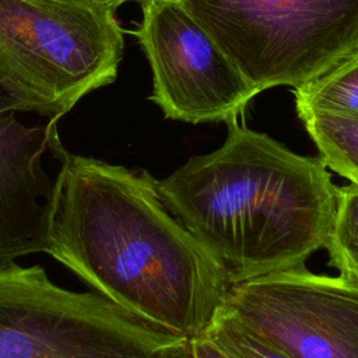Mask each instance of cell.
<instances>
[{
	"instance_id": "obj_10",
	"label": "cell",
	"mask_w": 358,
	"mask_h": 358,
	"mask_svg": "<svg viewBox=\"0 0 358 358\" xmlns=\"http://www.w3.org/2000/svg\"><path fill=\"white\" fill-rule=\"evenodd\" d=\"M292 92L296 112L316 110L358 116V55Z\"/></svg>"
},
{
	"instance_id": "obj_2",
	"label": "cell",
	"mask_w": 358,
	"mask_h": 358,
	"mask_svg": "<svg viewBox=\"0 0 358 358\" xmlns=\"http://www.w3.org/2000/svg\"><path fill=\"white\" fill-rule=\"evenodd\" d=\"M225 141L157 180L168 210L229 285L305 266L324 246L337 186L320 157L228 123Z\"/></svg>"
},
{
	"instance_id": "obj_3",
	"label": "cell",
	"mask_w": 358,
	"mask_h": 358,
	"mask_svg": "<svg viewBox=\"0 0 358 358\" xmlns=\"http://www.w3.org/2000/svg\"><path fill=\"white\" fill-rule=\"evenodd\" d=\"M116 10L101 0H0L4 109L59 120L112 84L124 50Z\"/></svg>"
},
{
	"instance_id": "obj_6",
	"label": "cell",
	"mask_w": 358,
	"mask_h": 358,
	"mask_svg": "<svg viewBox=\"0 0 358 358\" xmlns=\"http://www.w3.org/2000/svg\"><path fill=\"white\" fill-rule=\"evenodd\" d=\"M133 35L152 74L150 99L166 119L232 123L259 91L179 0H148Z\"/></svg>"
},
{
	"instance_id": "obj_14",
	"label": "cell",
	"mask_w": 358,
	"mask_h": 358,
	"mask_svg": "<svg viewBox=\"0 0 358 358\" xmlns=\"http://www.w3.org/2000/svg\"><path fill=\"white\" fill-rule=\"evenodd\" d=\"M101 1L108 3V4H110V6L116 7V8H119V6H122V4H124V3H138V4L141 6L143 3H145V1H148V0H101Z\"/></svg>"
},
{
	"instance_id": "obj_4",
	"label": "cell",
	"mask_w": 358,
	"mask_h": 358,
	"mask_svg": "<svg viewBox=\"0 0 358 358\" xmlns=\"http://www.w3.org/2000/svg\"><path fill=\"white\" fill-rule=\"evenodd\" d=\"M0 358H190L189 338L96 292H76L42 266L0 264Z\"/></svg>"
},
{
	"instance_id": "obj_7",
	"label": "cell",
	"mask_w": 358,
	"mask_h": 358,
	"mask_svg": "<svg viewBox=\"0 0 358 358\" xmlns=\"http://www.w3.org/2000/svg\"><path fill=\"white\" fill-rule=\"evenodd\" d=\"M227 308L292 358H358V282L302 267L229 287Z\"/></svg>"
},
{
	"instance_id": "obj_11",
	"label": "cell",
	"mask_w": 358,
	"mask_h": 358,
	"mask_svg": "<svg viewBox=\"0 0 358 358\" xmlns=\"http://www.w3.org/2000/svg\"><path fill=\"white\" fill-rule=\"evenodd\" d=\"M338 275L358 282V186L337 187L336 207L324 246Z\"/></svg>"
},
{
	"instance_id": "obj_5",
	"label": "cell",
	"mask_w": 358,
	"mask_h": 358,
	"mask_svg": "<svg viewBox=\"0 0 358 358\" xmlns=\"http://www.w3.org/2000/svg\"><path fill=\"white\" fill-rule=\"evenodd\" d=\"M259 91L301 88L358 55V0H179Z\"/></svg>"
},
{
	"instance_id": "obj_8",
	"label": "cell",
	"mask_w": 358,
	"mask_h": 358,
	"mask_svg": "<svg viewBox=\"0 0 358 358\" xmlns=\"http://www.w3.org/2000/svg\"><path fill=\"white\" fill-rule=\"evenodd\" d=\"M57 122L21 123L4 109L0 90V264L46 252L55 179L45 171L42 157Z\"/></svg>"
},
{
	"instance_id": "obj_9",
	"label": "cell",
	"mask_w": 358,
	"mask_h": 358,
	"mask_svg": "<svg viewBox=\"0 0 358 358\" xmlns=\"http://www.w3.org/2000/svg\"><path fill=\"white\" fill-rule=\"evenodd\" d=\"M327 169L358 186V116L296 112Z\"/></svg>"
},
{
	"instance_id": "obj_12",
	"label": "cell",
	"mask_w": 358,
	"mask_h": 358,
	"mask_svg": "<svg viewBox=\"0 0 358 358\" xmlns=\"http://www.w3.org/2000/svg\"><path fill=\"white\" fill-rule=\"evenodd\" d=\"M229 358H292L242 324L224 303L201 334Z\"/></svg>"
},
{
	"instance_id": "obj_13",
	"label": "cell",
	"mask_w": 358,
	"mask_h": 358,
	"mask_svg": "<svg viewBox=\"0 0 358 358\" xmlns=\"http://www.w3.org/2000/svg\"><path fill=\"white\" fill-rule=\"evenodd\" d=\"M190 358H229L206 337L199 336L189 340Z\"/></svg>"
},
{
	"instance_id": "obj_1",
	"label": "cell",
	"mask_w": 358,
	"mask_h": 358,
	"mask_svg": "<svg viewBox=\"0 0 358 358\" xmlns=\"http://www.w3.org/2000/svg\"><path fill=\"white\" fill-rule=\"evenodd\" d=\"M59 162L46 252L92 292L189 340L225 303L229 282L213 256L165 206L157 179L70 152Z\"/></svg>"
}]
</instances>
